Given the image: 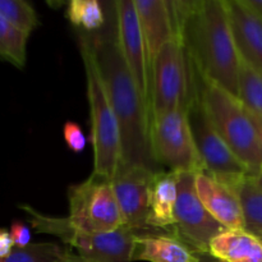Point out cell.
<instances>
[{
    "label": "cell",
    "mask_w": 262,
    "mask_h": 262,
    "mask_svg": "<svg viewBox=\"0 0 262 262\" xmlns=\"http://www.w3.org/2000/svg\"><path fill=\"white\" fill-rule=\"evenodd\" d=\"M86 33V32H84ZM122 137V163L151 171L161 170L151 148L150 110L125 64L117 25L102 32L86 33Z\"/></svg>",
    "instance_id": "cell-1"
},
{
    "label": "cell",
    "mask_w": 262,
    "mask_h": 262,
    "mask_svg": "<svg viewBox=\"0 0 262 262\" xmlns=\"http://www.w3.org/2000/svg\"><path fill=\"white\" fill-rule=\"evenodd\" d=\"M179 38L199 73L239 97L241 54L227 0H197Z\"/></svg>",
    "instance_id": "cell-2"
},
{
    "label": "cell",
    "mask_w": 262,
    "mask_h": 262,
    "mask_svg": "<svg viewBox=\"0 0 262 262\" xmlns=\"http://www.w3.org/2000/svg\"><path fill=\"white\" fill-rule=\"evenodd\" d=\"M192 67V64H191ZM193 89L207 117L250 177L262 174V146L242 100L192 67Z\"/></svg>",
    "instance_id": "cell-3"
},
{
    "label": "cell",
    "mask_w": 262,
    "mask_h": 262,
    "mask_svg": "<svg viewBox=\"0 0 262 262\" xmlns=\"http://www.w3.org/2000/svg\"><path fill=\"white\" fill-rule=\"evenodd\" d=\"M79 51L86 72L87 99L91 117V143L94 147V171L112 179L122 163L120 128L109 101L99 69L95 63L86 33H79Z\"/></svg>",
    "instance_id": "cell-4"
},
{
    "label": "cell",
    "mask_w": 262,
    "mask_h": 262,
    "mask_svg": "<svg viewBox=\"0 0 262 262\" xmlns=\"http://www.w3.org/2000/svg\"><path fill=\"white\" fill-rule=\"evenodd\" d=\"M37 233L55 235L77 255L95 262H132L137 233L127 227L110 233H87L71 225L68 217L43 215L30 205H19Z\"/></svg>",
    "instance_id": "cell-5"
},
{
    "label": "cell",
    "mask_w": 262,
    "mask_h": 262,
    "mask_svg": "<svg viewBox=\"0 0 262 262\" xmlns=\"http://www.w3.org/2000/svg\"><path fill=\"white\" fill-rule=\"evenodd\" d=\"M193 94V78L186 45L171 38L159 50L150 69L151 122L187 106Z\"/></svg>",
    "instance_id": "cell-6"
},
{
    "label": "cell",
    "mask_w": 262,
    "mask_h": 262,
    "mask_svg": "<svg viewBox=\"0 0 262 262\" xmlns=\"http://www.w3.org/2000/svg\"><path fill=\"white\" fill-rule=\"evenodd\" d=\"M69 223L87 233H110L124 227L112 179L91 176L68 188Z\"/></svg>",
    "instance_id": "cell-7"
},
{
    "label": "cell",
    "mask_w": 262,
    "mask_h": 262,
    "mask_svg": "<svg viewBox=\"0 0 262 262\" xmlns=\"http://www.w3.org/2000/svg\"><path fill=\"white\" fill-rule=\"evenodd\" d=\"M151 148L158 165L174 173H202L188 119V105L151 122Z\"/></svg>",
    "instance_id": "cell-8"
},
{
    "label": "cell",
    "mask_w": 262,
    "mask_h": 262,
    "mask_svg": "<svg viewBox=\"0 0 262 262\" xmlns=\"http://www.w3.org/2000/svg\"><path fill=\"white\" fill-rule=\"evenodd\" d=\"M174 235L197 252H209L212 238L227 228L210 215L199 199L193 173H177Z\"/></svg>",
    "instance_id": "cell-9"
},
{
    "label": "cell",
    "mask_w": 262,
    "mask_h": 262,
    "mask_svg": "<svg viewBox=\"0 0 262 262\" xmlns=\"http://www.w3.org/2000/svg\"><path fill=\"white\" fill-rule=\"evenodd\" d=\"M188 119L197 151L207 174L214 178L247 174L243 164L238 160L207 117L194 89L188 104Z\"/></svg>",
    "instance_id": "cell-10"
},
{
    "label": "cell",
    "mask_w": 262,
    "mask_h": 262,
    "mask_svg": "<svg viewBox=\"0 0 262 262\" xmlns=\"http://www.w3.org/2000/svg\"><path fill=\"white\" fill-rule=\"evenodd\" d=\"M113 7L123 58L150 110V64L135 0H118L113 3Z\"/></svg>",
    "instance_id": "cell-11"
},
{
    "label": "cell",
    "mask_w": 262,
    "mask_h": 262,
    "mask_svg": "<svg viewBox=\"0 0 262 262\" xmlns=\"http://www.w3.org/2000/svg\"><path fill=\"white\" fill-rule=\"evenodd\" d=\"M155 171L141 166L125 165L120 163L117 173L112 178L124 227L137 234L156 233L147 224L148 217V188Z\"/></svg>",
    "instance_id": "cell-12"
},
{
    "label": "cell",
    "mask_w": 262,
    "mask_h": 262,
    "mask_svg": "<svg viewBox=\"0 0 262 262\" xmlns=\"http://www.w3.org/2000/svg\"><path fill=\"white\" fill-rule=\"evenodd\" d=\"M194 187L205 209L227 229H245V216L238 197L206 171L194 174Z\"/></svg>",
    "instance_id": "cell-13"
},
{
    "label": "cell",
    "mask_w": 262,
    "mask_h": 262,
    "mask_svg": "<svg viewBox=\"0 0 262 262\" xmlns=\"http://www.w3.org/2000/svg\"><path fill=\"white\" fill-rule=\"evenodd\" d=\"M241 56L262 77V18L243 0H227Z\"/></svg>",
    "instance_id": "cell-14"
},
{
    "label": "cell",
    "mask_w": 262,
    "mask_h": 262,
    "mask_svg": "<svg viewBox=\"0 0 262 262\" xmlns=\"http://www.w3.org/2000/svg\"><path fill=\"white\" fill-rule=\"evenodd\" d=\"M135 4L151 69L159 50L168 41L177 37L173 15L168 0H135Z\"/></svg>",
    "instance_id": "cell-15"
},
{
    "label": "cell",
    "mask_w": 262,
    "mask_h": 262,
    "mask_svg": "<svg viewBox=\"0 0 262 262\" xmlns=\"http://www.w3.org/2000/svg\"><path fill=\"white\" fill-rule=\"evenodd\" d=\"M176 204L177 173L165 169L155 171L148 188V227L174 235Z\"/></svg>",
    "instance_id": "cell-16"
},
{
    "label": "cell",
    "mask_w": 262,
    "mask_h": 262,
    "mask_svg": "<svg viewBox=\"0 0 262 262\" xmlns=\"http://www.w3.org/2000/svg\"><path fill=\"white\" fill-rule=\"evenodd\" d=\"M132 261L197 262L199 252L178 237L166 233H146L136 237Z\"/></svg>",
    "instance_id": "cell-17"
},
{
    "label": "cell",
    "mask_w": 262,
    "mask_h": 262,
    "mask_svg": "<svg viewBox=\"0 0 262 262\" xmlns=\"http://www.w3.org/2000/svg\"><path fill=\"white\" fill-rule=\"evenodd\" d=\"M209 252L223 262H262V241L246 229H227L212 238Z\"/></svg>",
    "instance_id": "cell-18"
},
{
    "label": "cell",
    "mask_w": 262,
    "mask_h": 262,
    "mask_svg": "<svg viewBox=\"0 0 262 262\" xmlns=\"http://www.w3.org/2000/svg\"><path fill=\"white\" fill-rule=\"evenodd\" d=\"M214 178V177H212ZM238 197L245 216V229L262 237V189L247 174L215 178Z\"/></svg>",
    "instance_id": "cell-19"
},
{
    "label": "cell",
    "mask_w": 262,
    "mask_h": 262,
    "mask_svg": "<svg viewBox=\"0 0 262 262\" xmlns=\"http://www.w3.org/2000/svg\"><path fill=\"white\" fill-rule=\"evenodd\" d=\"M66 17L76 27L86 33L101 30L106 22L105 10L97 0H72L67 4Z\"/></svg>",
    "instance_id": "cell-20"
},
{
    "label": "cell",
    "mask_w": 262,
    "mask_h": 262,
    "mask_svg": "<svg viewBox=\"0 0 262 262\" xmlns=\"http://www.w3.org/2000/svg\"><path fill=\"white\" fill-rule=\"evenodd\" d=\"M27 40L28 35L0 17V58L18 68H23L26 64Z\"/></svg>",
    "instance_id": "cell-21"
},
{
    "label": "cell",
    "mask_w": 262,
    "mask_h": 262,
    "mask_svg": "<svg viewBox=\"0 0 262 262\" xmlns=\"http://www.w3.org/2000/svg\"><path fill=\"white\" fill-rule=\"evenodd\" d=\"M239 99L262 118V77L241 56Z\"/></svg>",
    "instance_id": "cell-22"
},
{
    "label": "cell",
    "mask_w": 262,
    "mask_h": 262,
    "mask_svg": "<svg viewBox=\"0 0 262 262\" xmlns=\"http://www.w3.org/2000/svg\"><path fill=\"white\" fill-rule=\"evenodd\" d=\"M0 17L28 36L38 26L35 9L23 0H0Z\"/></svg>",
    "instance_id": "cell-23"
},
{
    "label": "cell",
    "mask_w": 262,
    "mask_h": 262,
    "mask_svg": "<svg viewBox=\"0 0 262 262\" xmlns=\"http://www.w3.org/2000/svg\"><path fill=\"white\" fill-rule=\"evenodd\" d=\"M66 248L56 243H33L26 247H15L9 256L2 258L0 262H59Z\"/></svg>",
    "instance_id": "cell-24"
},
{
    "label": "cell",
    "mask_w": 262,
    "mask_h": 262,
    "mask_svg": "<svg viewBox=\"0 0 262 262\" xmlns=\"http://www.w3.org/2000/svg\"><path fill=\"white\" fill-rule=\"evenodd\" d=\"M63 136L68 148L71 151H73V152L79 154L86 147V136H84L81 127L77 123L71 122V120L67 122L63 128Z\"/></svg>",
    "instance_id": "cell-25"
},
{
    "label": "cell",
    "mask_w": 262,
    "mask_h": 262,
    "mask_svg": "<svg viewBox=\"0 0 262 262\" xmlns=\"http://www.w3.org/2000/svg\"><path fill=\"white\" fill-rule=\"evenodd\" d=\"M9 233L15 247H26L31 245V230L25 223L13 222Z\"/></svg>",
    "instance_id": "cell-26"
},
{
    "label": "cell",
    "mask_w": 262,
    "mask_h": 262,
    "mask_svg": "<svg viewBox=\"0 0 262 262\" xmlns=\"http://www.w3.org/2000/svg\"><path fill=\"white\" fill-rule=\"evenodd\" d=\"M14 248L10 233L5 229H0V260L10 255L12 250Z\"/></svg>",
    "instance_id": "cell-27"
},
{
    "label": "cell",
    "mask_w": 262,
    "mask_h": 262,
    "mask_svg": "<svg viewBox=\"0 0 262 262\" xmlns=\"http://www.w3.org/2000/svg\"><path fill=\"white\" fill-rule=\"evenodd\" d=\"M246 107H247V106H246ZM247 110H248V114H250L251 119H252L253 124H255L256 129H257L258 137H260V142H261V146H262V118L258 114H256L255 112H252L251 109H248V107H247Z\"/></svg>",
    "instance_id": "cell-28"
},
{
    "label": "cell",
    "mask_w": 262,
    "mask_h": 262,
    "mask_svg": "<svg viewBox=\"0 0 262 262\" xmlns=\"http://www.w3.org/2000/svg\"><path fill=\"white\" fill-rule=\"evenodd\" d=\"M59 262H95V261L86 260V258L81 257V256L78 255H74V253L69 252V251L67 250V252L64 253V256L59 260Z\"/></svg>",
    "instance_id": "cell-29"
},
{
    "label": "cell",
    "mask_w": 262,
    "mask_h": 262,
    "mask_svg": "<svg viewBox=\"0 0 262 262\" xmlns=\"http://www.w3.org/2000/svg\"><path fill=\"white\" fill-rule=\"evenodd\" d=\"M245 4L248 8L253 10L256 14H258L262 18V0H243Z\"/></svg>",
    "instance_id": "cell-30"
},
{
    "label": "cell",
    "mask_w": 262,
    "mask_h": 262,
    "mask_svg": "<svg viewBox=\"0 0 262 262\" xmlns=\"http://www.w3.org/2000/svg\"><path fill=\"white\" fill-rule=\"evenodd\" d=\"M197 262H223V261L217 260V258L214 257L210 252H199V261Z\"/></svg>",
    "instance_id": "cell-31"
},
{
    "label": "cell",
    "mask_w": 262,
    "mask_h": 262,
    "mask_svg": "<svg viewBox=\"0 0 262 262\" xmlns=\"http://www.w3.org/2000/svg\"><path fill=\"white\" fill-rule=\"evenodd\" d=\"M252 178H253V181H255V183L262 189V174H260V176H257V177H252Z\"/></svg>",
    "instance_id": "cell-32"
},
{
    "label": "cell",
    "mask_w": 262,
    "mask_h": 262,
    "mask_svg": "<svg viewBox=\"0 0 262 262\" xmlns=\"http://www.w3.org/2000/svg\"><path fill=\"white\" fill-rule=\"evenodd\" d=\"M260 239H261V241H262V237H261V238H260Z\"/></svg>",
    "instance_id": "cell-33"
}]
</instances>
